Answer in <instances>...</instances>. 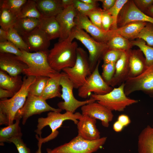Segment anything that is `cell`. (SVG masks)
<instances>
[{
    "label": "cell",
    "mask_w": 153,
    "mask_h": 153,
    "mask_svg": "<svg viewBox=\"0 0 153 153\" xmlns=\"http://www.w3.org/2000/svg\"><path fill=\"white\" fill-rule=\"evenodd\" d=\"M7 41V31L1 28L0 29V42H4Z\"/></svg>",
    "instance_id": "f5cc1de1"
},
{
    "label": "cell",
    "mask_w": 153,
    "mask_h": 153,
    "mask_svg": "<svg viewBox=\"0 0 153 153\" xmlns=\"http://www.w3.org/2000/svg\"><path fill=\"white\" fill-rule=\"evenodd\" d=\"M15 94L13 92L7 90L0 88V99L7 98L12 97Z\"/></svg>",
    "instance_id": "681fc988"
},
{
    "label": "cell",
    "mask_w": 153,
    "mask_h": 153,
    "mask_svg": "<svg viewBox=\"0 0 153 153\" xmlns=\"http://www.w3.org/2000/svg\"><path fill=\"white\" fill-rule=\"evenodd\" d=\"M27 0H0V7L7 8L16 15L18 18L21 16V10Z\"/></svg>",
    "instance_id": "d590c367"
},
{
    "label": "cell",
    "mask_w": 153,
    "mask_h": 153,
    "mask_svg": "<svg viewBox=\"0 0 153 153\" xmlns=\"http://www.w3.org/2000/svg\"><path fill=\"white\" fill-rule=\"evenodd\" d=\"M62 71L73 83L74 88L78 89L92 73L87 52L82 48L78 47L74 65L72 67L65 68Z\"/></svg>",
    "instance_id": "ba28073f"
},
{
    "label": "cell",
    "mask_w": 153,
    "mask_h": 153,
    "mask_svg": "<svg viewBox=\"0 0 153 153\" xmlns=\"http://www.w3.org/2000/svg\"><path fill=\"white\" fill-rule=\"evenodd\" d=\"M75 22L76 27L85 30L98 42L107 43L115 36L113 29L108 31H104L93 24L85 15L78 12Z\"/></svg>",
    "instance_id": "4fadbf2b"
},
{
    "label": "cell",
    "mask_w": 153,
    "mask_h": 153,
    "mask_svg": "<svg viewBox=\"0 0 153 153\" xmlns=\"http://www.w3.org/2000/svg\"><path fill=\"white\" fill-rule=\"evenodd\" d=\"M21 37L30 52H35L48 50L50 40L45 33L39 27Z\"/></svg>",
    "instance_id": "2e32d148"
},
{
    "label": "cell",
    "mask_w": 153,
    "mask_h": 153,
    "mask_svg": "<svg viewBox=\"0 0 153 153\" xmlns=\"http://www.w3.org/2000/svg\"><path fill=\"white\" fill-rule=\"evenodd\" d=\"M147 23L135 22L129 23L115 29H113L115 36L119 35L128 39H133Z\"/></svg>",
    "instance_id": "4316f807"
},
{
    "label": "cell",
    "mask_w": 153,
    "mask_h": 153,
    "mask_svg": "<svg viewBox=\"0 0 153 153\" xmlns=\"http://www.w3.org/2000/svg\"><path fill=\"white\" fill-rule=\"evenodd\" d=\"M73 6L77 12L84 14L98 7L87 4L81 0H73Z\"/></svg>",
    "instance_id": "f6af8a7d"
},
{
    "label": "cell",
    "mask_w": 153,
    "mask_h": 153,
    "mask_svg": "<svg viewBox=\"0 0 153 153\" xmlns=\"http://www.w3.org/2000/svg\"><path fill=\"white\" fill-rule=\"evenodd\" d=\"M60 2L63 9L73 6V0H60Z\"/></svg>",
    "instance_id": "f907efd6"
},
{
    "label": "cell",
    "mask_w": 153,
    "mask_h": 153,
    "mask_svg": "<svg viewBox=\"0 0 153 153\" xmlns=\"http://www.w3.org/2000/svg\"><path fill=\"white\" fill-rule=\"evenodd\" d=\"M128 0H116L113 6L107 11L111 15L114 20L112 29H115L118 27L117 20L119 15L124 5Z\"/></svg>",
    "instance_id": "74e56055"
},
{
    "label": "cell",
    "mask_w": 153,
    "mask_h": 153,
    "mask_svg": "<svg viewBox=\"0 0 153 153\" xmlns=\"http://www.w3.org/2000/svg\"><path fill=\"white\" fill-rule=\"evenodd\" d=\"M36 77L25 76L23 78L22 86L19 90L9 99H1L0 125L7 126L13 124L17 112L24 105L28 94L29 88Z\"/></svg>",
    "instance_id": "3957f363"
},
{
    "label": "cell",
    "mask_w": 153,
    "mask_h": 153,
    "mask_svg": "<svg viewBox=\"0 0 153 153\" xmlns=\"http://www.w3.org/2000/svg\"><path fill=\"white\" fill-rule=\"evenodd\" d=\"M61 73H57L49 77L41 97L46 100L56 97H61V89L60 84Z\"/></svg>",
    "instance_id": "d4e9b609"
},
{
    "label": "cell",
    "mask_w": 153,
    "mask_h": 153,
    "mask_svg": "<svg viewBox=\"0 0 153 153\" xmlns=\"http://www.w3.org/2000/svg\"><path fill=\"white\" fill-rule=\"evenodd\" d=\"M39 20V27L45 33L50 40L60 38V27L56 17L42 16Z\"/></svg>",
    "instance_id": "7402d4cb"
},
{
    "label": "cell",
    "mask_w": 153,
    "mask_h": 153,
    "mask_svg": "<svg viewBox=\"0 0 153 153\" xmlns=\"http://www.w3.org/2000/svg\"><path fill=\"white\" fill-rule=\"evenodd\" d=\"M0 52L11 54L18 57H21L23 54L22 51L8 41L0 42Z\"/></svg>",
    "instance_id": "b9f144b4"
},
{
    "label": "cell",
    "mask_w": 153,
    "mask_h": 153,
    "mask_svg": "<svg viewBox=\"0 0 153 153\" xmlns=\"http://www.w3.org/2000/svg\"><path fill=\"white\" fill-rule=\"evenodd\" d=\"M99 61L91 74L86 78L84 84L78 89V95L86 98L92 92L97 95H102L110 92L113 89L102 78L99 72Z\"/></svg>",
    "instance_id": "8fae6325"
},
{
    "label": "cell",
    "mask_w": 153,
    "mask_h": 153,
    "mask_svg": "<svg viewBox=\"0 0 153 153\" xmlns=\"http://www.w3.org/2000/svg\"><path fill=\"white\" fill-rule=\"evenodd\" d=\"M49 78L42 76L36 77L29 87L28 94L41 97Z\"/></svg>",
    "instance_id": "e575fe53"
},
{
    "label": "cell",
    "mask_w": 153,
    "mask_h": 153,
    "mask_svg": "<svg viewBox=\"0 0 153 153\" xmlns=\"http://www.w3.org/2000/svg\"><path fill=\"white\" fill-rule=\"evenodd\" d=\"M18 19L17 16L8 9L0 7V26L3 29L7 31L14 27Z\"/></svg>",
    "instance_id": "f546056e"
},
{
    "label": "cell",
    "mask_w": 153,
    "mask_h": 153,
    "mask_svg": "<svg viewBox=\"0 0 153 153\" xmlns=\"http://www.w3.org/2000/svg\"><path fill=\"white\" fill-rule=\"evenodd\" d=\"M141 22L153 24V18L140 10L135 4L133 0H128L121 10L118 17V27L129 23Z\"/></svg>",
    "instance_id": "5bb4252c"
},
{
    "label": "cell",
    "mask_w": 153,
    "mask_h": 153,
    "mask_svg": "<svg viewBox=\"0 0 153 153\" xmlns=\"http://www.w3.org/2000/svg\"><path fill=\"white\" fill-rule=\"evenodd\" d=\"M78 44L69 37L55 43L48 51V60L51 68L58 73L64 68L72 67L76 58Z\"/></svg>",
    "instance_id": "7a4b0ae2"
},
{
    "label": "cell",
    "mask_w": 153,
    "mask_h": 153,
    "mask_svg": "<svg viewBox=\"0 0 153 153\" xmlns=\"http://www.w3.org/2000/svg\"><path fill=\"white\" fill-rule=\"evenodd\" d=\"M115 63H103L102 65L101 77L104 81L109 85L115 73Z\"/></svg>",
    "instance_id": "f35d334b"
},
{
    "label": "cell",
    "mask_w": 153,
    "mask_h": 153,
    "mask_svg": "<svg viewBox=\"0 0 153 153\" xmlns=\"http://www.w3.org/2000/svg\"><path fill=\"white\" fill-rule=\"evenodd\" d=\"M49 50L30 52L22 51L23 54L18 58L25 63L28 68L23 73L27 76H45L50 77L58 73L50 66L48 60Z\"/></svg>",
    "instance_id": "277c9868"
},
{
    "label": "cell",
    "mask_w": 153,
    "mask_h": 153,
    "mask_svg": "<svg viewBox=\"0 0 153 153\" xmlns=\"http://www.w3.org/2000/svg\"><path fill=\"white\" fill-rule=\"evenodd\" d=\"M82 114L86 115L101 122L104 127H109V123L113 120L114 115L112 111L98 102H94L81 107Z\"/></svg>",
    "instance_id": "9a60e30c"
},
{
    "label": "cell",
    "mask_w": 153,
    "mask_h": 153,
    "mask_svg": "<svg viewBox=\"0 0 153 153\" xmlns=\"http://www.w3.org/2000/svg\"><path fill=\"white\" fill-rule=\"evenodd\" d=\"M107 43L109 48L123 51L129 50L133 46L129 39L119 35L113 37Z\"/></svg>",
    "instance_id": "4dcf8cb0"
},
{
    "label": "cell",
    "mask_w": 153,
    "mask_h": 153,
    "mask_svg": "<svg viewBox=\"0 0 153 153\" xmlns=\"http://www.w3.org/2000/svg\"><path fill=\"white\" fill-rule=\"evenodd\" d=\"M22 76H12L0 70V88L10 91L15 94L21 89L23 84Z\"/></svg>",
    "instance_id": "484cf974"
},
{
    "label": "cell",
    "mask_w": 153,
    "mask_h": 153,
    "mask_svg": "<svg viewBox=\"0 0 153 153\" xmlns=\"http://www.w3.org/2000/svg\"><path fill=\"white\" fill-rule=\"evenodd\" d=\"M40 20L30 18H18L14 26L19 35L22 37L39 27Z\"/></svg>",
    "instance_id": "83f0119b"
},
{
    "label": "cell",
    "mask_w": 153,
    "mask_h": 153,
    "mask_svg": "<svg viewBox=\"0 0 153 153\" xmlns=\"http://www.w3.org/2000/svg\"><path fill=\"white\" fill-rule=\"evenodd\" d=\"M62 110L53 108L41 97L29 94L22 107L17 112L14 120L22 119V123L25 125L27 119L30 116L47 111L61 112Z\"/></svg>",
    "instance_id": "9c48e42d"
},
{
    "label": "cell",
    "mask_w": 153,
    "mask_h": 153,
    "mask_svg": "<svg viewBox=\"0 0 153 153\" xmlns=\"http://www.w3.org/2000/svg\"><path fill=\"white\" fill-rule=\"evenodd\" d=\"M68 37L72 41L75 39L79 40L88 50L90 67L92 72L98 61L109 48L107 43L96 41L84 30L76 26Z\"/></svg>",
    "instance_id": "5b68a950"
},
{
    "label": "cell",
    "mask_w": 153,
    "mask_h": 153,
    "mask_svg": "<svg viewBox=\"0 0 153 153\" xmlns=\"http://www.w3.org/2000/svg\"><path fill=\"white\" fill-rule=\"evenodd\" d=\"M143 12L153 18V4L146 9Z\"/></svg>",
    "instance_id": "11a10c76"
},
{
    "label": "cell",
    "mask_w": 153,
    "mask_h": 153,
    "mask_svg": "<svg viewBox=\"0 0 153 153\" xmlns=\"http://www.w3.org/2000/svg\"><path fill=\"white\" fill-rule=\"evenodd\" d=\"M143 54L139 49L129 51V78L135 77L142 73L147 68Z\"/></svg>",
    "instance_id": "44dd1931"
},
{
    "label": "cell",
    "mask_w": 153,
    "mask_h": 153,
    "mask_svg": "<svg viewBox=\"0 0 153 153\" xmlns=\"http://www.w3.org/2000/svg\"><path fill=\"white\" fill-rule=\"evenodd\" d=\"M82 1L88 4L98 7L99 0H81Z\"/></svg>",
    "instance_id": "db71d44e"
},
{
    "label": "cell",
    "mask_w": 153,
    "mask_h": 153,
    "mask_svg": "<svg viewBox=\"0 0 153 153\" xmlns=\"http://www.w3.org/2000/svg\"><path fill=\"white\" fill-rule=\"evenodd\" d=\"M42 16L56 17L64 9L60 0H35Z\"/></svg>",
    "instance_id": "cb8c5ba5"
},
{
    "label": "cell",
    "mask_w": 153,
    "mask_h": 153,
    "mask_svg": "<svg viewBox=\"0 0 153 153\" xmlns=\"http://www.w3.org/2000/svg\"><path fill=\"white\" fill-rule=\"evenodd\" d=\"M138 153H153V125H148L139 134L138 138Z\"/></svg>",
    "instance_id": "603a6c76"
},
{
    "label": "cell",
    "mask_w": 153,
    "mask_h": 153,
    "mask_svg": "<svg viewBox=\"0 0 153 153\" xmlns=\"http://www.w3.org/2000/svg\"><path fill=\"white\" fill-rule=\"evenodd\" d=\"M114 20L111 15L107 11L103 10L101 16V24L103 29L108 31L111 29Z\"/></svg>",
    "instance_id": "ee69618b"
},
{
    "label": "cell",
    "mask_w": 153,
    "mask_h": 153,
    "mask_svg": "<svg viewBox=\"0 0 153 153\" xmlns=\"http://www.w3.org/2000/svg\"><path fill=\"white\" fill-rule=\"evenodd\" d=\"M103 11V9L97 7L89 11L84 14L88 18L93 24L103 30L101 24V16Z\"/></svg>",
    "instance_id": "ab89813d"
},
{
    "label": "cell",
    "mask_w": 153,
    "mask_h": 153,
    "mask_svg": "<svg viewBox=\"0 0 153 153\" xmlns=\"http://www.w3.org/2000/svg\"><path fill=\"white\" fill-rule=\"evenodd\" d=\"M20 123V120H16L15 123L1 128L0 145H4L5 142L8 143L9 140L13 137H22V133L19 125Z\"/></svg>",
    "instance_id": "f1b7e54d"
},
{
    "label": "cell",
    "mask_w": 153,
    "mask_h": 153,
    "mask_svg": "<svg viewBox=\"0 0 153 153\" xmlns=\"http://www.w3.org/2000/svg\"><path fill=\"white\" fill-rule=\"evenodd\" d=\"M61 73L60 84L61 87V97L63 101L58 103L59 108L74 113L79 107L96 101L91 97L90 99L84 101H80L76 99L73 93V90L74 88L73 83L64 73L63 72Z\"/></svg>",
    "instance_id": "30bf717a"
},
{
    "label": "cell",
    "mask_w": 153,
    "mask_h": 153,
    "mask_svg": "<svg viewBox=\"0 0 153 153\" xmlns=\"http://www.w3.org/2000/svg\"><path fill=\"white\" fill-rule=\"evenodd\" d=\"M124 84V91L127 96L141 91L153 97V65L147 67L138 76L129 78Z\"/></svg>",
    "instance_id": "7c38bea8"
},
{
    "label": "cell",
    "mask_w": 153,
    "mask_h": 153,
    "mask_svg": "<svg viewBox=\"0 0 153 153\" xmlns=\"http://www.w3.org/2000/svg\"><path fill=\"white\" fill-rule=\"evenodd\" d=\"M124 51L109 48L104 53L102 57L104 63H116Z\"/></svg>",
    "instance_id": "60d3db41"
},
{
    "label": "cell",
    "mask_w": 153,
    "mask_h": 153,
    "mask_svg": "<svg viewBox=\"0 0 153 153\" xmlns=\"http://www.w3.org/2000/svg\"><path fill=\"white\" fill-rule=\"evenodd\" d=\"M42 143H38V149L36 151L35 153H42L41 151V148L42 145Z\"/></svg>",
    "instance_id": "9f6ffc18"
},
{
    "label": "cell",
    "mask_w": 153,
    "mask_h": 153,
    "mask_svg": "<svg viewBox=\"0 0 153 153\" xmlns=\"http://www.w3.org/2000/svg\"><path fill=\"white\" fill-rule=\"evenodd\" d=\"M124 83H123L108 93L102 95L92 94L90 97L112 111H123L127 107L138 102L127 97L124 92Z\"/></svg>",
    "instance_id": "8992f818"
},
{
    "label": "cell",
    "mask_w": 153,
    "mask_h": 153,
    "mask_svg": "<svg viewBox=\"0 0 153 153\" xmlns=\"http://www.w3.org/2000/svg\"><path fill=\"white\" fill-rule=\"evenodd\" d=\"M21 12V16L20 18H33L40 20L42 16L37 8L35 0H27L22 7Z\"/></svg>",
    "instance_id": "1f68e13d"
},
{
    "label": "cell",
    "mask_w": 153,
    "mask_h": 153,
    "mask_svg": "<svg viewBox=\"0 0 153 153\" xmlns=\"http://www.w3.org/2000/svg\"><path fill=\"white\" fill-rule=\"evenodd\" d=\"M8 41L12 42L21 51L30 52L28 47L21 36L13 27L7 31Z\"/></svg>",
    "instance_id": "836d02e7"
},
{
    "label": "cell",
    "mask_w": 153,
    "mask_h": 153,
    "mask_svg": "<svg viewBox=\"0 0 153 153\" xmlns=\"http://www.w3.org/2000/svg\"><path fill=\"white\" fill-rule=\"evenodd\" d=\"M124 127V126L118 120L114 123L113 126V130L117 132L122 131Z\"/></svg>",
    "instance_id": "816d5d0a"
},
{
    "label": "cell",
    "mask_w": 153,
    "mask_h": 153,
    "mask_svg": "<svg viewBox=\"0 0 153 153\" xmlns=\"http://www.w3.org/2000/svg\"><path fill=\"white\" fill-rule=\"evenodd\" d=\"M133 1L136 7L143 12L153 4V0H135Z\"/></svg>",
    "instance_id": "bcb514c9"
},
{
    "label": "cell",
    "mask_w": 153,
    "mask_h": 153,
    "mask_svg": "<svg viewBox=\"0 0 153 153\" xmlns=\"http://www.w3.org/2000/svg\"><path fill=\"white\" fill-rule=\"evenodd\" d=\"M117 120L120 122L124 127L128 126L131 122L130 119L126 115L122 114L119 115Z\"/></svg>",
    "instance_id": "c3c4849f"
},
{
    "label": "cell",
    "mask_w": 153,
    "mask_h": 153,
    "mask_svg": "<svg viewBox=\"0 0 153 153\" xmlns=\"http://www.w3.org/2000/svg\"><path fill=\"white\" fill-rule=\"evenodd\" d=\"M96 123V119L87 115H82L76 124L78 135L89 141L100 139V133L97 128Z\"/></svg>",
    "instance_id": "d6986e66"
},
{
    "label": "cell",
    "mask_w": 153,
    "mask_h": 153,
    "mask_svg": "<svg viewBox=\"0 0 153 153\" xmlns=\"http://www.w3.org/2000/svg\"><path fill=\"white\" fill-rule=\"evenodd\" d=\"M107 138L104 137L94 141L86 140L77 135L69 142L53 149L47 148V153H93L100 148Z\"/></svg>",
    "instance_id": "52a82bcc"
},
{
    "label": "cell",
    "mask_w": 153,
    "mask_h": 153,
    "mask_svg": "<svg viewBox=\"0 0 153 153\" xmlns=\"http://www.w3.org/2000/svg\"><path fill=\"white\" fill-rule=\"evenodd\" d=\"M22 137H14L9 140L8 143H12L16 146L18 153H31L30 150L24 143Z\"/></svg>",
    "instance_id": "7bdbcfd3"
},
{
    "label": "cell",
    "mask_w": 153,
    "mask_h": 153,
    "mask_svg": "<svg viewBox=\"0 0 153 153\" xmlns=\"http://www.w3.org/2000/svg\"><path fill=\"white\" fill-rule=\"evenodd\" d=\"M129 50L124 51L115 63V73L109 84V85L111 87L116 85L119 86L124 83L129 78L128 53Z\"/></svg>",
    "instance_id": "ffe728a7"
},
{
    "label": "cell",
    "mask_w": 153,
    "mask_h": 153,
    "mask_svg": "<svg viewBox=\"0 0 153 153\" xmlns=\"http://www.w3.org/2000/svg\"><path fill=\"white\" fill-rule=\"evenodd\" d=\"M79 112L73 113L66 111L63 114L55 111H50L46 117H41L38 119L37 128L35 131L38 142L43 143L55 138L58 135L57 130L66 120H70L77 124L82 116Z\"/></svg>",
    "instance_id": "6da1fadb"
},
{
    "label": "cell",
    "mask_w": 153,
    "mask_h": 153,
    "mask_svg": "<svg viewBox=\"0 0 153 153\" xmlns=\"http://www.w3.org/2000/svg\"><path fill=\"white\" fill-rule=\"evenodd\" d=\"M131 42L133 46L138 47L144 56L146 67L153 65V47L148 46L144 41L140 39Z\"/></svg>",
    "instance_id": "d6a6232c"
},
{
    "label": "cell",
    "mask_w": 153,
    "mask_h": 153,
    "mask_svg": "<svg viewBox=\"0 0 153 153\" xmlns=\"http://www.w3.org/2000/svg\"><path fill=\"white\" fill-rule=\"evenodd\" d=\"M28 66L13 54L0 53V68L10 76H16L24 73Z\"/></svg>",
    "instance_id": "ac0fdd59"
},
{
    "label": "cell",
    "mask_w": 153,
    "mask_h": 153,
    "mask_svg": "<svg viewBox=\"0 0 153 153\" xmlns=\"http://www.w3.org/2000/svg\"><path fill=\"white\" fill-rule=\"evenodd\" d=\"M77 12L73 6L64 9L56 18L60 27V34L59 41L68 38L75 26V19Z\"/></svg>",
    "instance_id": "e0dca14e"
},
{
    "label": "cell",
    "mask_w": 153,
    "mask_h": 153,
    "mask_svg": "<svg viewBox=\"0 0 153 153\" xmlns=\"http://www.w3.org/2000/svg\"><path fill=\"white\" fill-rule=\"evenodd\" d=\"M136 38L143 40L148 46L153 47V24L147 23L134 39Z\"/></svg>",
    "instance_id": "8d00e7d4"
},
{
    "label": "cell",
    "mask_w": 153,
    "mask_h": 153,
    "mask_svg": "<svg viewBox=\"0 0 153 153\" xmlns=\"http://www.w3.org/2000/svg\"><path fill=\"white\" fill-rule=\"evenodd\" d=\"M116 0H100L102 3L103 10L107 11L112 8L115 4Z\"/></svg>",
    "instance_id": "7dc6e473"
}]
</instances>
